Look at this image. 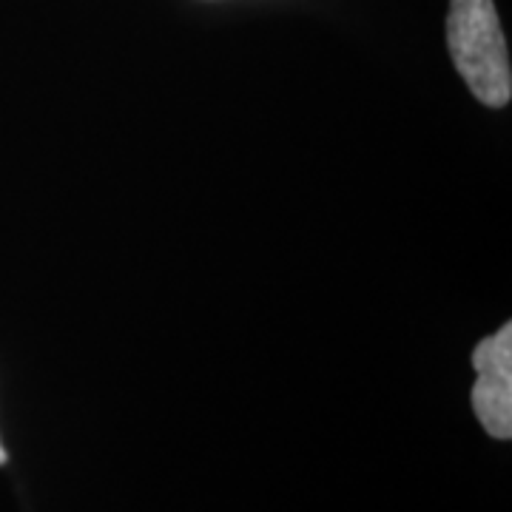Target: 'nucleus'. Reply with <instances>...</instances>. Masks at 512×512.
I'll list each match as a JSON object with an SVG mask.
<instances>
[{
    "mask_svg": "<svg viewBox=\"0 0 512 512\" xmlns=\"http://www.w3.org/2000/svg\"><path fill=\"white\" fill-rule=\"evenodd\" d=\"M6 458L9 456H6V450H3V444H0V464H6Z\"/></svg>",
    "mask_w": 512,
    "mask_h": 512,
    "instance_id": "3",
    "label": "nucleus"
},
{
    "mask_svg": "<svg viewBox=\"0 0 512 512\" xmlns=\"http://www.w3.org/2000/svg\"><path fill=\"white\" fill-rule=\"evenodd\" d=\"M447 46L470 92L484 106L504 109L512 97V69L493 0H453Z\"/></svg>",
    "mask_w": 512,
    "mask_h": 512,
    "instance_id": "1",
    "label": "nucleus"
},
{
    "mask_svg": "<svg viewBox=\"0 0 512 512\" xmlns=\"http://www.w3.org/2000/svg\"><path fill=\"white\" fill-rule=\"evenodd\" d=\"M473 367L478 376L473 387L478 421L493 439L507 441L512 436V325L478 342Z\"/></svg>",
    "mask_w": 512,
    "mask_h": 512,
    "instance_id": "2",
    "label": "nucleus"
}]
</instances>
